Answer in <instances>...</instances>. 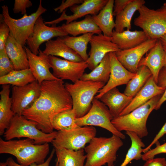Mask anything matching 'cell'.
<instances>
[{
	"instance_id": "1",
	"label": "cell",
	"mask_w": 166,
	"mask_h": 166,
	"mask_svg": "<svg viewBox=\"0 0 166 166\" xmlns=\"http://www.w3.org/2000/svg\"><path fill=\"white\" fill-rule=\"evenodd\" d=\"M71 97L63 80L46 81L41 85L40 96L22 115L37 124L38 129L45 133L53 131L52 121L58 114L72 109Z\"/></svg>"
},
{
	"instance_id": "2",
	"label": "cell",
	"mask_w": 166,
	"mask_h": 166,
	"mask_svg": "<svg viewBox=\"0 0 166 166\" xmlns=\"http://www.w3.org/2000/svg\"><path fill=\"white\" fill-rule=\"evenodd\" d=\"M49 151V143L36 144L30 138L6 140L0 138V154L14 156L18 163L23 166L44 163Z\"/></svg>"
},
{
	"instance_id": "3",
	"label": "cell",
	"mask_w": 166,
	"mask_h": 166,
	"mask_svg": "<svg viewBox=\"0 0 166 166\" xmlns=\"http://www.w3.org/2000/svg\"><path fill=\"white\" fill-rule=\"evenodd\" d=\"M120 137L113 134L109 137H95L84 148L86 153L85 166H114L117 152L123 145Z\"/></svg>"
},
{
	"instance_id": "4",
	"label": "cell",
	"mask_w": 166,
	"mask_h": 166,
	"mask_svg": "<svg viewBox=\"0 0 166 166\" xmlns=\"http://www.w3.org/2000/svg\"><path fill=\"white\" fill-rule=\"evenodd\" d=\"M162 94L154 97L126 115L114 118L112 121V124L119 132H133L141 138L147 136L148 134L146 126L148 118Z\"/></svg>"
},
{
	"instance_id": "5",
	"label": "cell",
	"mask_w": 166,
	"mask_h": 166,
	"mask_svg": "<svg viewBox=\"0 0 166 166\" xmlns=\"http://www.w3.org/2000/svg\"><path fill=\"white\" fill-rule=\"evenodd\" d=\"M57 133L56 131L48 133H44L38 128L37 124L34 121L27 119L22 115L16 114L12 119L3 136L6 140L26 137L33 140L36 144H41L52 143Z\"/></svg>"
},
{
	"instance_id": "6",
	"label": "cell",
	"mask_w": 166,
	"mask_h": 166,
	"mask_svg": "<svg viewBox=\"0 0 166 166\" xmlns=\"http://www.w3.org/2000/svg\"><path fill=\"white\" fill-rule=\"evenodd\" d=\"M105 85L102 82L81 80L73 84H65L71 97L72 109L77 118L82 117L89 112L95 95Z\"/></svg>"
},
{
	"instance_id": "7",
	"label": "cell",
	"mask_w": 166,
	"mask_h": 166,
	"mask_svg": "<svg viewBox=\"0 0 166 166\" xmlns=\"http://www.w3.org/2000/svg\"><path fill=\"white\" fill-rule=\"evenodd\" d=\"M138 11L134 24L141 28L148 39H159L166 34V8L163 6L155 10L144 5Z\"/></svg>"
},
{
	"instance_id": "8",
	"label": "cell",
	"mask_w": 166,
	"mask_h": 166,
	"mask_svg": "<svg viewBox=\"0 0 166 166\" xmlns=\"http://www.w3.org/2000/svg\"><path fill=\"white\" fill-rule=\"evenodd\" d=\"M2 8L3 22L9 27L10 34L23 46L32 34L37 20L47 11L46 9L42 6V1L40 0L38 9L35 12L29 15L25 14L22 18L15 19L10 15L7 6L4 5Z\"/></svg>"
},
{
	"instance_id": "9",
	"label": "cell",
	"mask_w": 166,
	"mask_h": 166,
	"mask_svg": "<svg viewBox=\"0 0 166 166\" xmlns=\"http://www.w3.org/2000/svg\"><path fill=\"white\" fill-rule=\"evenodd\" d=\"M113 118L108 107L95 97L89 112L82 117L77 118L75 123L79 127H99L122 139H125V135L117 130L112 124V121Z\"/></svg>"
},
{
	"instance_id": "10",
	"label": "cell",
	"mask_w": 166,
	"mask_h": 166,
	"mask_svg": "<svg viewBox=\"0 0 166 166\" xmlns=\"http://www.w3.org/2000/svg\"><path fill=\"white\" fill-rule=\"evenodd\" d=\"M96 128L93 126H79L69 131H58L51 143L54 148H64L77 151L84 149L86 144L95 137Z\"/></svg>"
},
{
	"instance_id": "11",
	"label": "cell",
	"mask_w": 166,
	"mask_h": 166,
	"mask_svg": "<svg viewBox=\"0 0 166 166\" xmlns=\"http://www.w3.org/2000/svg\"><path fill=\"white\" fill-rule=\"evenodd\" d=\"M68 35L61 28L53 25L48 26L45 23L41 16L37 20L33 32L26 41L28 48L34 54L38 55L40 45L44 42L50 40L54 37L62 38Z\"/></svg>"
},
{
	"instance_id": "12",
	"label": "cell",
	"mask_w": 166,
	"mask_h": 166,
	"mask_svg": "<svg viewBox=\"0 0 166 166\" xmlns=\"http://www.w3.org/2000/svg\"><path fill=\"white\" fill-rule=\"evenodd\" d=\"M53 74L56 78L63 80H69L73 83L80 80L88 68L85 61L75 62L49 56Z\"/></svg>"
},
{
	"instance_id": "13",
	"label": "cell",
	"mask_w": 166,
	"mask_h": 166,
	"mask_svg": "<svg viewBox=\"0 0 166 166\" xmlns=\"http://www.w3.org/2000/svg\"><path fill=\"white\" fill-rule=\"evenodd\" d=\"M12 90V110L21 115L40 96L41 85L36 80L23 86H14Z\"/></svg>"
},
{
	"instance_id": "14",
	"label": "cell",
	"mask_w": 166,
	"mask_h": 166,
	"mask_svg": "<svg viewBox=\"0 0 166 166\" xmlns=\"http://www.w3.org/2000/svg\"><path fill=\"white\" fill-rule=\"evenodd\" d=\"M89 43L91 48L86 61L88 68L92 70L101 62L106 55L121 50L112 41L111 37L103 34L93 35Z\"/></svg>"
},
{
	"instance_id": "15",
	"label": "cell",
	"mask_w": 166,
	"mask_h": 166,
	"mask_svg": "<svg viewBox=\"0 0 166 166\" xmlns=\"http://www.w3.org/2000/svg\"><path fill=\"white\" fill-rule=\"evenodd\" d=\"M157 40L148 39L134 47L115 53L116 56L127 69L136 73L140 61L144 55L155 45Z\"/></svg>"
},
{
	"instance_id": "16",
	"label": "cell",
	"mask_w": 166,
	"mask_h": 166,
	"mask_svg": "<svg viewBox=\"0 0 166 166\" xmlns=\"http://www.w3.org/2000/svg\"><path fill=\"white\" fill-rule=\"evenodd\" d=\"M108 0H84L80 5H76L70 8L73 14L67 15L66 10L64 11L58 18L53 20L45 22L46 24L55 25L65 20L66 23H69L84 16L97 15L105 6Z\"/></svg>"
},
{
	"instance_id": "17",
	"label": "cell",
	"mask_w": 166,
	"mask_h": 166,
	"mask_svg": "<svg viewBox=\"0 0 166 166\" xmlns=\"http://www.w3.org/2000/svg\"><path fill=\"white\" fill-rule=\"evenodd\" d=\"M111 71L109 81L98 92L95 98L99 99L106 92L118 86L126 84L135 75L127 69L117 59L115 53H109Z\"/></svg>"
},
{
	"instance_id": "18",
	"label": "cell",
	"mask_w": 166,
	"mask_h": 166,
	"mask_svg": "<svg viewBox=\"0 0 166 166\" xmlns=\"http://www.w3.org/2000/svg\"><path fill=\"white\" fill-rule=\"evenodd\" d=\"M25 49L28 56L29 69L40 85L45 81L60 79L55 77L50 71L51 66L49 56L40 49L38 54L37 55L33 53L28 47H25Z\"/></svg>"
},
{
	"instance_id": "19",
	"label": "cell",
	"mask_w": 166,
	"mask_h": 166,
	"mask_svg": "<svg viewBox=\"0 0 166 166\" xmlns=\"http://www.w3.org/2000/svg\"><path fill=\"white\" fill-rule=\"evenodd\" d=\"M165 89L158 85L152 75L119 116L126 115L154 97L163 94Z\"/></svg>"
},
{
	"instance_id": "20",
	"label": "cell",
	"mask_w": 166,
	"mask_h": 166,
	"mask_svg": "<svg viewBox=\"0 0 166 166\" xmlns=\"http://www.w3.org/2000/svg\"><path fill=\"white\" fill-rule=\"evenodd\" d=\"M148 52L146 56L141 59L138 67L144 65L147 67L157 84L159 72L166 66L165 51L160 39H158L155 45Z\"/></svg>"
},
{
	"instance_id": "21",
	"label": "cell",
	"mask_w": 166,
	"mask_h": 166,
	"mask_svg": "<svg viewBox=\"0 0 166 166\" xmlns=\"http://www.w3.org/2000/svg\"><path fill=\"white\" fill-rule=\"evenodd\" d=\"M133 98L121 93L116 87L106 92L99 100L108 107L115 118L120 115L130 104Z\"/></svg>"
},
{
	"instance_id": "22",
	"label": "cell",
	"mask_w": 166,
	"mask_h": 166,
	"mask_svg": "<svg viewBox=\"0 0 166 166\" xmlns=\"http://www.w3.org/2000/svg\"><path fill=\"white\" fill-rule=\"evenodd\" d=\"M111 38L112 42L121 50L134 47L148 39L143 30L131 31L127 30L120 33L113 30Z\"/></svg>"
},
{
	"instance_id": "23",
	"label": "cell",
	"mask_w": 166,
	"mask_h": 166,
	"mask_svg": "<svg viewBox=\"0 0 166 166\" xmlns=\"http://www.w3.org/2000/svg\"><path fill=\"white\" fill-rule=\"evenodd\" d=\"M43 53L46 55L58 56L64 59L75 62L84 61L81 57L65 43L62 38L57 37L46 42Z\"/></svg>"
},
{
	"instance_id": "24",
	"label": "cell",
	"mask_w": 166,
	"mask_h": 166,
	"mask_svg": "<svg viewBox=\"0 0 166 166\" xmlns=\"http://www.w3.org/2000/svg\"><path fill=\"white\" fill-rule=\"evenodd\" d=\"M5 49L15 70L29 69L28 56L25 49L10 34L6 44Z\"/></svg>"
},
{
	"instance_id": "25",
	"label": "cell",
	"mask_w": 166,
	"mask_h": 166,
	"mask_svg": "<svg viewBox=\"0 0 166 166\" xmlns=\"http://www.w3.org/2000/svg\"><path fill=\"white\" fill-rule=\"evenodd\" d=\"M10 85L2 86L0 92V135H3L15 115L12 109V100L10 97Z\"/></svg>"
},
{
	"instance_id": "26",
	"label": "cell",
	"mask_w": 166,
	"mask_h": 166,
	"mask_svg": "<svg viewBox=\"0 0 166 166\" xmlns=\"http://www.w3.org/2000/svg\"><path fill=\"white\" fill-rule=\"evenodd\" d=\"M61 27L68 35L73 36L88 33L96 34L102 33L101 31L90 15L85 16L84 19L80 21L63 24Z\"/></svg>"
},
{
	"instance_id": "27",
	"label": "cell",
	"mask_w": 166,
	"mask_h": 166,
	"mask_svg": "<svg viewBox=\"0 0 166 166\" xmlns=\"http://www.w3.org/2000/svg\"><path fill=\"white\" fill-rule=\"evenodd\" d=\"M114 0H108L105 6L96 15H92L96 24L100 29L103 34L111 37L115 28V23L113 19Z\"/></svg>"
},
{
	"instance_id": "28",
	"label": "cell",
	"mask_w": 166,
	"mask_h": 166,
	"mask_svg": "<svg viewBox=\"0 0 166 166\" xmlns=\"http://www.w3.org/2000/svg\"><path fill=\"white\" fill-rule=\"evenodd\" d=\"M54 148L58 166H85L86 155L84 149L75 151L64 148Z\"/></svg>"
},
{
	"instance_id": "29",
	"label": "cell",
	"mask_w": 166,
	"mask_h": 166,
	"mask_svg": "<svg viewBox=\"0 0 166 166\" xmlns=\"http://www.w3.org/2000/svg\"><path fill=\"white\" fill-rule=\"evenodd\" d=\"M145 2L144 0H133L116 17L115 31L121 32L124 29L127 30L131 29V21L135 12L144 5Z\"/></svg>"
},
{
	"instance_id": "30",
	"label": "cell",
	"mask_w": 166,
	"mask_h": 166,
	"mask_svg": "<svg viewBox=\"0 0 166 166\" xmlns=\"http://www.w3.org/2000/svg\"><path fill=\"white\" fill-rule=\"evenodd\" d=\"M152 73L146 66H139L135 76L126 84L124 93L129 97H134L145 84Z\"/></svg>"
},
{
	"instance_id": "31",
	"label": "cell",
	"mask_w": 166,
	"mask_h": 166,
	"mask_svg": "<svg viewBox=\"0 0 166 166\" xmlns=\"http://www.w3.org/2000/svg\"><path fill=\"white\" fill-rule=\"evenodd\" d=\"M36 80L30 69L14 70L6 75L0 77V84L21 87Z\"/></svg>"
},
{
	"instance_id": "32",
	"label": "cell",
	"mask_w": 166,
	"mask_h": 166,
	"mask_svg": "<svg viewBox=\"0 0 166 166\" xmlns=\"http://www.w3.org/2000/svg\"><path fill=\"white\" fill-rule=\"evenodd\" d=\"M111 71L109 53L106 54L99 64L89 73H85L80 80L101 82L106 84L109 79Z\"/></svg>"
},
{
	"instance_id": "33",
	"label": "cell",
	"mask_w": 166,
	"mask_h": 166,
	"mask_svg": "<svg viewBox=\"0 0 166 166\" xmlns=\"http://www.w3.org/2000/svg\"><path fill=\"white\" fill-rule=\"evenodd\" d=\"M94 34L93 33H88L78 36L68 35L62 38L67 45L86 62L89 58L87 52L88 45Z\"/></svg>"
},
{
	"instance_id": "34",
	"label": "cell",
	"mask_w": 166,
	"mask_h": 166,
	"mask_svg": "<svg viewBox=\"0 0 166 166\" xmlns=\"http://www.w3.org/2000/svg\"><path fill=\"white\" fill-rule=\"evenodd\" d=\"M77 118L75 111L72 108L64 111L56 115L52 121L54 129L58 131H66L79 127L75 123Z\"/></svg>"
},
{
	"instance_id": "35",
	"label": "cell",
	"mask_w": 166,
	"mask_h": 166,
	"mask_svg": "<svg viewBox=\"0 0 166 166\" xmlns=\"http://www.w3.org/2000/svg\"><path fill=\"white\" fill-rule=\"evenodd\" d=\"M130 137L131 144L126 155L123 162L120 166H127L133 160H138L142 159L143 150L145 147L144 143L136 133L128 131L125 132Z\"/></svg>"
},
{
	"instance_id": "36",
	"label": "cell",
	"mask_w": 166,
	"mask_h": 166,
	"mask_svg": "<svg viewBox=\"0 0 166 166\" xmlns=\"http://www.w3.org/2000/svg\"><path fill=\"white\" fill-rule=\"evenodd\" d=\"M14 65L7 55L6 49L0 51V77L14 70Z\"/></svg>"
},
{
	"instance_id": "37",
	"label": "cell",
	"mask_w": 166,
	"mask_h": 166,
	"mask_svg": "<svg viewBox=\"0 0 166 166\" xmlns=\"http://www.w3.org/2000/svg\"><path fill=\"white\" fill-rule=\"evenodd\" d=\"M157 84L159 86L165 89L164 93L158 101L155 109L158 110L163 104L166 101V67H163L158 74Z\"/></svg>"
},
{
	"instance_id": "38",
	"label": "cell",
	"mask_w": 166,
	"mask_h": 166,
	"mask_svg": "<svg viewBox=\"0 0 166 166\" xmlns=\"http://www.w3.org/2000/svg\"><path fill=\"white\" fill-rule=\"evenodd\" d=\"M156 144L155 148L150 149L142 154L141 159L143 160L146 161L148 159L154 158L155 156L159 154L166 153V142L162 144H160L158 142Z\"/></svg>"
},
{
	"instance_id": "39",
	"label": "cell",
	"mask_w": 166,
	"mask_h": 166,
	"mask_svg": "<svg viewBox=\"0 0 166 166\" xmlns=\"http://www.w3.org/2000/svg\"><path fill=\"white\" fill-rule=\"evenodd\" d=\"M32 3L29 0H15L13 9L15 14L21 13L24 15L26 14V9L31 6Z\"/></svg>"
},
{
	"instance_id": "40",
	"label": "cell",
	"mask_w": 166,
	"mask_h": 166,
	"mask_svg": "<svg viewBox=\"0 0 166 166\" xmlns=\"http://www.w3.org/2000/svg\"><path fill=\"white\" fill-rule=\"evenodd\" d=\"M10 29L4 22L0 24V51L5 49L6 42L10 34Z\"/></svg>"
},
{
	"instance_id": "41",
	"label": "cell",
	"mask_w": 166,
	"mask_h": 166,
	"mask_svg": "<svg viewBox=\"0 0 166 166\" xmlns=\"http://www.w3.org/2000/svg\"><path fill=\"white\" fill-rule=\"evenodd\" d=\"M84 0H62L61 4L59 6L53 9L55 12L58 13H62L68 7H71L73 6L81 4Z\"/></svg>"
},
{
	"instance_id": "42",
	"label": "cell",
	"mask_w": 166,
	"mask_h": 166,
	"mask_svg": "<svg viewBox=\"0 0 166 166\" xmlns=\"http://www.w3.org/2000/svg\"><path fill=\"white\" fill-rule=\"evenodd\" d=\"M55 153V149L53 148L51 152L50 155L44 163L39 164H34L28 166H49L50 163ZM6 162L7 164V166H25L16 163L12 157H9L7 159Z\"/></svg>"
},
{
	"instance_id": "43",
	"label": "cell",
	"mask_w": 166,
	"mask_h": 166,
	"mask_svg": "<svg viewBox=\"0 0 166 166\" xmlns=\"http://www.w3.org/2000/svg\"><path fill=\"white\" fill-rule=\"evenodd\" d=\"M133 0H115L114 1L113 15L116 16Z\"/></svg>"
},
{
	"instance_id": "44",
	"label": "cell",
	"mask_w": 166,
	"mask_h": 166,
	"mask_svg": "<svg viewBox=\"0 0 166 166\" xmlns=\"http://www.w3.org/2000/svg\"><path fill=\"white\" fill-rule=\"evenodd\" d=\"M166 134V122L162 126L158 133L156 135L152 141L143 150V152L144 153L146 152L151 149V147L154 144L158 142V140L165 134Z\"/></svg>"
},
{
	"instance_id": "45",
	"label": "cell",
	"mask_w": 166,
	"mask_h": 166,
	"mask_svg": "<svg viewBox=\"0 0 166 166\" xmlns=\"http://www.w3.org/2000/svg\"><path fill=\"white\" fill-rule=\"evenodd\" d=\"M143 166H166V160L164 158H150L146 161Z\"/></svg>"
},
{
	"instance_id": "46",
	"label": "cell",
	"mask_w": 166,
	"mask_h": 166,
	"mask_svg": "<svg viewBox=\"0 0 166 166\" xmlns=\"http://www.w3.org/2000/svg\"><path fill=\"white\" fill-rule=\"evenodd\" d=\"M159 39L164 49H166V34L161 37Z\"/></svg>"
},
{
	"instance_id": "47",
	"label": "cell",
	"mask_w": 166,
	"mask_h": 166,
	"mask_svg": "<svg viewBox=\"0 0 166 166\" xmlns=\"http://www.w3.org/2000/svg\"><path fill=\"white\" fill-rule=\"evenodd\" d=\"M0 166H7V164L6 162H1L0 163Z\"/></svg>"
},
{
	"instance_id": "48",
	"label": "cell",
	"mask_w": 166,
	"mask_h": 166,
	"mask_svg": "<svg viewBox=\"0 0 166 166\" xmlns=\"http://www.w3.org/2000/svg\"><path fill=\"white\" fill-rule=\"evenodd\" d=\"M55 166H58V162L57 160H56V164Z\"/></svg>"
},
{
	"instance_id": "49",
	"label": "cell",
	"mask_w": 166,
	"mask_h": 166,
	"mask_svg": "<svg viewBox=\"0 0 166 166\" xmlns=\"http://www.w3.org/2000/svg\"><path fill=\"white\" fill-rule=\"evenodd\" d=\"M163 6L166 8V2L164 3Z\"/></svg>"
},
{
	"instance_id": "50",
	"label": "cell",
	"mask_w": 166,
	"mask_h": 166,
	"mask_svg": "<svg viewBox=\"0 0 166 166\" xmlns=\"http://www.w3.org/2000/svg\"><path fill=\"white\" fill-rule=\"evenodd\" d=\"M165 51V52H166V49H164ZM165 67H166V66H165Z\"/></svg>"
}]
</instances>
